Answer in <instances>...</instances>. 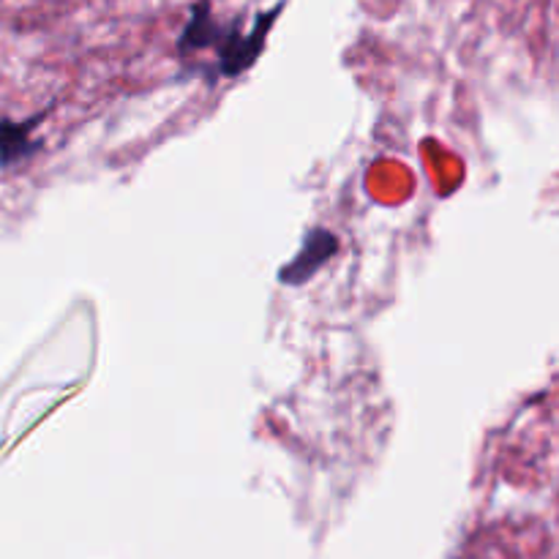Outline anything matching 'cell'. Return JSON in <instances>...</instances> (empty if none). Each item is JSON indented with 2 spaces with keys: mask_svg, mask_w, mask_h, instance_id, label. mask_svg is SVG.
I'll list each match as a JSON object with an SVG mask.
<instances>
[{
  "mask_svg": "<svg viewBox=\"0 0 559 559\" xmlns=\"http://www.w3.org/2000/svg\"><path fill=\"white\" fill-rule=\"evenodd\" d=\"M44 115H36L31 120H0V167H11V164H20L25 158H31L38 151V142L33 140V129L36 123H41Z\"/></svg>",
  "mask_w": 559,
  "mask_h": 559,
  "instance_id": "3957f363",
  "label": "cell"
},
{
  "mask_svg": "<svg viewBox=\"0 0 559 559\" xmlns=\"http://www.w3.org/2000/svg\"><path fill=\"white\" fill-rule=\"evenodd\" d=\"M218 31H222V25L213 20L211 3H207V0H200V3L191 9L189 22H186L183 33H180L178 38L180 58H189V55L202 52V49H213Z\"/></svg>",
  "mask_w": 559,
  "mask_h": 559,
  "instance_id": "277c9868",
  "label": "cell"
},
{
  "mask_svg": "<svg viewBox=\"0 0 559 559\" xmlns=\"http://www.w3.org/2000/svg\"><path fill=\"white\" fill-rule=\"evenodd\" d=\"M338 251V240L331 229H311L306 235L304 246H300L298 257L278 271V282L287 287H300V284L311 282L322 265L331 262V257Z\"/></svg>",
  "mask_w": 559,
  "mask_h": 559,
  "instance_id": "7a4b0ae2",
  "label": "cell"
},
{
  "mask_svg": "<svg viewBox=\"0 0 559 559\" xmlns=\"http://www.w3.org/2000/svg\"><path fill=\"white\" fill-rule=\"evenodd\" d=\"M284 11V3H278L276 9L265 11V14H257L254 25H251L249 33L240 31L238 22H229V25H222L216 36V71L222 76H238L243 74L246 69L257 63V58L262 55L267 41V33H271L273 22L278 20V14Z\"/></svg>",
  "mask_w": 559,
  "mask_h": 559,
  "instance_id": "6da1fadb",
  "label": "cell"
}]
</instances>
